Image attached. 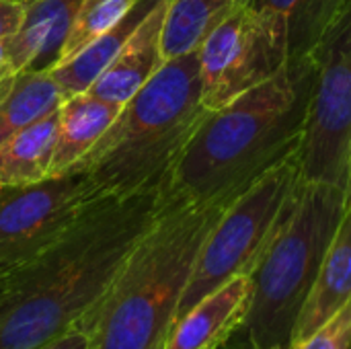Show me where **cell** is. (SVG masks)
I'll list each match as a JSON object with an SVG mask.
<instances>
[{"instance_id":"6da1fadb","label":"cell","mask_w":351,"mask_h":349,"mask_svg":"<svg viewBox=\"0 0 351 349\" xmlns=\"http://www.w3.org/2000/svg\"><path fill=\"white\" fill-rule=\"evenodd\" d=\"M162 189L109 195L29 263L6 274L0 349H35L86 323L154 222Z\"/></svg>"},{"instance_id":"d4e9b609","label":"cell","mask_w":351,"mask_h":349,"mask_svg":"<svg viewBox=\"0 0 351 349\" xmlns=\"http://www.w3.org/2000/svg\"><path fill=\"white\" fill-rule=\"evenodd\" d=\"M0 60H8V49H6L4 39H0Z\"/></svg>"},{"instance_id":"8992f818","label":"cell","mask_w":351,"mask_h":349,"mask_svg":"<svg viewBox=\"0 0 351 349\" xmlns=\"http://www.w3.org/2000/svg\"><path fill=\"white\" fill-rule=\"evenodd\" d=\"M302 181L298 148L228 204L199 251L177 319L228 280L255 269L286 222Z\"/></svg>"},{"instance_id":"7c38bea8","label":"cell","mask_w":351,"mask_h":349,"mask_svg":"<svg viewBox=\"0 0 351 349\" xmlns=\"http://www.w3.org/2000/svg\"><path fill=\"white\" fill-rule=\"evenodd\" d=\"M82 0H27L25 19L6 41L16 72L51 70Z\"/></svg>"},{"instance_id":"277c9868","label":"cell","mask_w":351,"mask_h":349,"mask_svg":"<svg viewBox=\"0 0 351 349\" xmlns=\"http://www.w3.org/2000/svg\"><path fill=\"white\" fill-rule=\"evenodd\" d=\"M208 111L197 49L167 60L74 169L84 171L103 195L162 189Z\"/></svg>"},{"instance_id":"484cf974","label":"cell","mask_w":351,"mask_h":349,"mask_svg":"<svg viewBox=\"0 0 351 349\" xmlns=\"http://www.w3.org/2000/svg\"><path fill=\"white\" fill-rule=\"evenodd\" d=\"M4 282H6V276H0V300H2V294H4Z\"/></svg>"},{"instance_id":"d6986e66","label":"cell","mask_w":351,"mask_h":349,"mask_svg":"<svg viewBox=\"0 0 351 349\" xmlns=\"http://www.w3.org/2000/svg\"><path fill=\"white\" fill-rule=\"evenodd\" d=\"M348 0H255L276 12L288 31L290 56L311 53Z\"/></svg>"},{"instance_id":"4fadbf2b","label":"cell","mask_w":351,"mask_h":349,"mask_svg":"<svg viewBox=\"0 0 351 349\" xmlns=\"http://www.w3.org/2000/svg\"><path fill=\"white\" fill-rule=\"evenodd\" d=\"M351 298V206L327 249L313 290L298 315L290 344H296L335 317Z\"/></svg>"},{"instance_id":"ac0fdd59","label":"cell","mask_w":351,"mask_h":349,"mask_svg":"<svg viewBox=\"0 0 351 349\" xmlns=\"http://www.w3.org/2000/svg\"><path fill=\"white\" fill-rule=\"evenodd\" d=\"M60 88L49 70H25L0 101V144L62 105Z\"/></svg>"},{"instance_id":"2e32d148","label":"cell","mask_w":351,"mask_h":349,"mask_svg":"<svg viewBox=\"0 0 351 349\" xmlns=\"http://www.w3.org/2000/svg\"><path fill=\"white\" fill-rule=\"evenodd\" d=\"M156 0H142L134 6L130 14H125L115 27L93 39L88 45H84L76 56H72L66 62L56 64L49 72L60 88L62 99H70L76 95H82L90 88V84L101 76V72L111 64V60L117 56L125 39L132 35V31L140 25L144 14L152 8Z\"/></svg>"},{"instance_id":"ba28073f","label":"cell","mask_w":351,"mask_h":349,"mask_svg":"<svg viewBox=\"0 0 351 349\" xmlns=\"http://www.w3.org/2000/svg\"><path fill=\"white\" fill-rule=\"evenodd\" d=\"M204 105L214 111L274 78L290 62L284 21L251 4L216 25L197 47Z\"/></svg>"},{"instance_id":"5b68a950","label":"cell","mask_w":351,"mask_h":349,"mask_svg":"<svg viewBox=\"0 0 351 349\" xmlns=\"http://www.w3.org/2000/svg\"><path fill=\"white\" fill-rule=\"evenodd\" d=\"M343 214V187L302 181L286 222L249 274L253 282L249 311L228 346L288 349Z\"/></svg>"},{"instance_id":"e0dca14e","label":"cell","mask_w":351,"mask_h":349,"mask_svg":"<svg viewBox=\"0 0 351 349\" xmlns=\"http://www.w3.org/2000/svg\"><path fill=\"white\" fill-rule=\"evenodd\" d=\"M251 4L255 0H169L160 39L162 60L195 51L216 25Z\"/></svg>"},{"instance_id":"cb8c5ba5","label":"cell","mask_w":351,"mask_h":349,"mask_svg":"<svg viewBox=\"0 0 351 349\" xmlns=\"http://www.w3.org/2000/svg\"><path fill=\"white\" fill-rule=\"evenodd\" d=\"M346 208L351 206V144H350V154H348V175H346Z\"/></svg>"},{"instance_id":"ffe728a7","label":"cell","mask_w":351,"mask_h":349,"mask_svg":"<svg viewBox=\"0 0 351 349\" xmlns=\"http://www.w3.org/2000/svg\"><path fill=\"white\" fill-rule=\"evenodd\" d=\"M288 349H351V298L335 317Z\"/></svg>"},{"instance_id":"7a4b0ae2","label":"cell","mask_w":351,"mask_h":349,"mask_svg":"<svg viewBox=\"0 0 351 349\" xmlns=\"http://www.w3.org/2000/svg\"><path fill=\"white\" fill-rule=\"evenodd\" d=\"M313 86V53L296 56L267 82L208 111L162 193L183 202L234 200L300 148Z\"/></svg>"},{"instance_id":"44dd1931","label":"cell","mask_w":351,"mask_h":349,"mask_svg":"<svg viewBox=\"0 0 351 349\" xmlns=\"http://www.w3.org/2000/svg\"><path fill=\"white\" fill-rule=\"evenodd\" d=\"M35 349H93L90 323H78Z\"/></svg>"},{"instance_id":"8fae6325","label":"cell","mask_w":351,"mask_h":349,"mask_svg":"<svg viewBox=\"0 0 351 349\" xmlns=\"http://www.w3.org/2000/svg\"><path fill=\"white\" fill-rule=\"evenodd\" d=\"M167 6L169 0H156L152 4L111 64L90 84L86 91L88 95L123 105L156 74V70L165 64L160 39Z\"/></svg>"},{"instance_id":"5bb4252c","label":"cell","mask_w":351,"mask_h":349,"mask_svg":"<svg viewBox=\"0 0 351 349\" xmlns=\"http://www.w3.org/2000/svg\"><path fill=\"white\" fill-rule=\"evenodd\" d=\"M123 105L82 93L62 101L58 109V138L51 158V177L72 171L107 132Z\"/></svg>"},{"instance_id":"9a60e30c","label":"cell","mask_w":351,"mask_h":349,"mask_svg":"<svg viewBox=\"0 0 351 349\" xmlns=\"http://www.w3.org/2000/svg\"><path fill=\"white\" fill-rule=\"evenodd\" d=\"M58 109L0 144V189L31 187L51 177Z\"/></svg>"},{"instance_id":"603a6c76","label":"cell","mask_w":351,"mask_h":349,"mask_svg":"<svg viewBox=\"0 0 351 349\" xmlns=\"http://www.w3.org/2000/svg\"><path fill=\"white\" fill-rule=\"evenodd\" d=\"M16 70L12 68V64L8 60H0V101L8 95V91L12 88L14 84V78H16Z\"/></svg>"},{"instance_id":"9c48e42d","label":"cell","mask_w":351,"mask_h":349,"mask_svg":"<svg viewBox=\"0 0 351 349\" xmlns=\"http://www.w3.org/2000/svg\"><path fill=\"white\" fill-rule=\"evenodd\" d=\"M103 195L88 175L72 169L21 189H0V276L53 245Z\"/></svg>"},{"instance_id":"30bf717a","label":"cell","mask_w":351,"mask_h":349,"mask_svg":"<svg viewBox=\"0 0 351 349\" xmlns=\"http://www.w3.org/2000/svg\"><path fill=\"white\" fill-rule=\"evenodd\" d=\"M253 282L251 276H237L204 296L173 325L165 349H222L243 325Z\"/></svg>"},{"instance_id":"3957f363","label":"cell","mask_w":351,"mask_h":349,"mask_svg":"<svg viewBox=\"0 0 351 349\" xmlns=\"http://www.w3.org/2000/svg\"><path fill=\"white\" fill-rule=\"evenodd\" d=\"M162 206L90 319L93 349H165L199 251L232 200Z\"/></svg>"},{"instance_id":"7402d4cb","label":"cell","mask_w":351,"mask_h":349,"mask_svg":"<svg viewBox=\"0 0 351 349\" xmlns=\"http://www.w3.org/2000/svg\"><path fill=\"white\" fill-rule=\"evenodd\" d=\"M27 0H0V39L14 35L25 19Z\"/></svg>"},{"instance_id":"52a82bcc","label":"cell","mask_w":351,"mask_h":349,"mask_svg":"<svg viewBox=\"0 0 351 349\" xmlns=\"http://www.w3.org/2000/svg\"><path fill=\"white\" fill-rule=\"evenodd\" d=\"M311 53L315 86L300 142L302 179L346 187L351 144V0Z\"/></svg>"}]
</instances>
